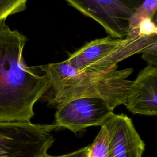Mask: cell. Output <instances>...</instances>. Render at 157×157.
<instances>
[{"label":"cell","instance_id":"7a4b0ae2","mask_svg":"<svg viewBox=\"0 0 157 157\" xmlns=\"http://www.w3.org/2000/svg\"><path fill=\"white\" fill-rule=\"evenodd\" d=\"M50 82L48 104L58 107L72 99L96 98L104 100L113 110L124 104L132 83L128 80L132 68L119 70L118 65L100 71H79L65 60L37 66Z\"/></svg>","mask_w":157,"mask_h":157},{"label":"cell","instance_id":"ba28073f","mask_svg":"<svg viewBox=\"0 0 157 157\" xmlns=\"http://www.w3.org/2000/svg\"><path fill=\"white\" fill-rule=\"evenodd\" d=\"M124 105L134 114H157V66L151 64L141 70L129 88Z\"/></svg>","mask_w":157,"mask_h":157},{"label":"cell","instance_id":"277c9868","mask_svg":"<svg viewBox=\"0 0 157 157\" xmlns=\"http://www.w3.org/2000/svg\"><path fill=\"white\" fill-rule=\"evenodd\" d=\"M84 15L94 20L109 36L124 38L131 18L144 0H65Z\"/></svg>","mask_w":157,"mask_h":157},{"label":"cell","instance_id":"52a82bcc","mask_svg":"<svg viewBox=\"0 0 157 157\" xmlns=\"http://www.w3.org/2000/svg\"><path fill=\"white\" fill-rule=\"evenodd\" d=\"M123 39L107 36L86 43L65 61L79 71H100L116 66L113 59Z\"/></svg>","mask_w":157,"mask_h":157},{"label":"cell","instance_id":"30bf717a","mask_svg":"<svg viewBox=\"0 0 157 157\" xmlns=\"http://www.w3.org/2000/svg\"><path fill=\"white\" fill-rule=\"evenodd\" d=\"M28 0H0V21L23 11Z\"/></svg>","mask_w":157,"mask_h":157},{"label":"cell","instance_id":"6da1fadb","mask_svg":"<svg viewBox=\"0 0 157 157\" xmlns=\"http://www.w3.org/2000/svg\"><path fill=\"white\" fill-rule=\"evenodd\" d=\"M0 21V123L29 122L34 104L50 89L46 75L28 66L23 52L25 36Z\"/></svg>","mask_w":157,"mask_h":157},{"label":"cell","instance_id":"8fae6325","mask_svg":"<svg viewBox=\"0 0 157 157\" xmlns=\"http://www.w3.org/2000/svg\"><path fill=\"white\" fill-rule=\"evenodd\" d=\"M142 57L148 64L157 66V42L145 50L142 53Z\"/></svg>","mask_w":157,"mask_h":157},{"label":"cell","instance_id":"8992f818","mask_svg":"<svg viewBox=\"0 0 157 157\" xmlns=\"http://www.w3.org/2000/svg\"><path fill=\"white\" fill-rule=\"evenodd\" d=\"M102 126L107 131L108 157H142L145 144L131 118L113 113Z\"/></svg>","mask_w":157,"mask_h":157},{"label":"cell","instance_id":"7c38bea8","mask_svg":"<svg viewBox=\"0 0 157 157\" xmlns=\"http://www.w3.org/2000/svg\"><path fill=\"white\" fill-rule=\"evenodd\" d=\"M88 149H89V146H86L77 151L72 152L71 153H68V154H66L61 156H51L48 155L47 153H45V154H44V155L42 157H87Z\"/></svg>","mask_w":157,"mask_h":157},{"label":"cell","instance_id":"5b68a950","mask_svg":"<svg viewBox=\"0 0 157 157\" xmlns=\"http://www.w3.org/2000/svg\"><path fill=\"white\" fill-rule=\"evenodd\" d=\"M55 125L77 133L91 126H102L113 113L102 99L80 98L69 101L56 107Z\"/></svg>","mask_w":157,"mask_h":157},{"label":"cell","instance_id":"3957f363","mask_svg":"<svg viewBox=\"0 0 157 157\" xmlns=\"http://www.w3.org/2000/svg\"><path fill=\"white\" fill-rule=\"evenodd\" d=\"M55 124L0 123V157H42L54 142Z\"/></svg>","mask_w":157,"mask_h":157},{"label":"cell","instance_id":"9c48e42d","mask_svg":"<svg viewBox=\"0 0 157 157\" xmlns=\"http://www.w3.org/2000/svg\"><path fill=\"white\" fill-rule=\"evenodd\" d=\"M107 131L104 126L101 129L91 145H89L87 157H108Z\"/></svg>","mask_w":157,"mask_h":157}]
</instances>
